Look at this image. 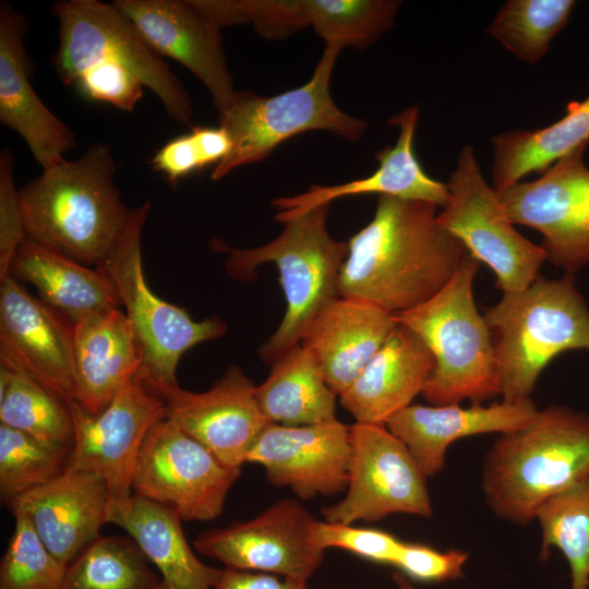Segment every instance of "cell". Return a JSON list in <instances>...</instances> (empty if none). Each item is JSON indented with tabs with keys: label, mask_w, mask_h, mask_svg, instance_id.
<instances>
[{
	"label": "cell",
	"mask_w": 589,
	"mask_h": 589,
	"mask_svg": "<svg viewBox=\"0 0 589 589\" xmlns=\"http://www.w3.org/2000/svg\"><path fill=\"white\" fill-rule=\"evenodd\" d=\"M437 206L381 195L372 220L348 241L338 296L397 315L435 296L467 251L437 221Z\"/></svg>",
	"instance_id": "obj_1"
},
{
	"label": "cell",
	"mask_w": 589,
	"mask_h": 589,
	"mask_svg": "<svg viewBox=\"0 0 589 589\" xmlns=\"http://www.w3.org/2000/svg\"><path fill=\"white\" fill-rule=\"evenodd\" d=\"M116 170L107 143L43 169L19 190L26 236L86 266L101 267L132 211L113 182Z\"/></svg>",
	"instance_id": "obj_2"
},
{
	"label": "cell",
	"mask_w": 589,
	"mask_h": 589,
	"mask_svg": "<svg viewBox=\"0 0 589 589\" xmlns=\"http://www.w3.org/2000/svg\"><path fill=\"white\" fill-rule=\"evenodd\" d=\"M589 480V416L566 406L539 409L519 430L502 434L488 452L482 489L489 507L526 525L553 495Z\"/></svg>",
	"instance_id": "obj_3"
},
{
	"label": "cell",
	"mask_w": 589,
	"mask_h": 589,
	"mask_svg": "<svg viewBox=\"0 0 589 589\" xmlns=\"http://www.w3.org/2000/svg\"><path fill=\"white\" fill-rule=\"evenodd\" d=\"M330 204H323L284 223L271 242L252 249H236L219 239L211 249L228 254L225 266L239 281L256 276L255 268L276 264L286 299L285 315L276 332L260 347L259 356L273 363L299 345L312 320L338 298V277L348 255V242L335 240L326 219Z\"/></svg>",
	"instance_id": "obj_4"
},
{
	"label": "cell",
	"mask_w": 589,
	"mask_h": 589,
	"mask_svg": "<svg viewBox=\"0 0 589 589\" xmlns=\"http://www.w3.org/2000/svg\"><path fill=\"white\" fill-rule=\"evenodd\" d=\"M483 316L504 401L529 399L543 369L564 351H589V306L574 275L538 276L525 289L503 293Z\"/></svg>",
	"instance_id": "obj_5"
},
{
	"label": "cell",
	"mask_w": 589,
	"mask_h": 589,
	"mask_svg": "<svg viewBox=\"0 0 589 589\" xmlns=\"http://www.w3.org/2000/svg\"><path fill=\"white\" fill-rule=\"evenodd\" d=\"M479 261L468 252L453 278L424 303L395 315L426 344L434 369L422 392L430 405L501 396L492 334L473 298Z\"/></svg>",
	"instance_id": "obj_6"
},
{
	"label": "cell",
	"mask_w": 589,
	"mask_h": 589,
	"mask_svg": "<svg viewBox=\"0 0 589 589\" xmlns=\"http://www.w3.org/2000/svg\"><path fill=\"white\" fill-rule=\"evenodd\" d=\"M339 52L325 47L312 77L300 87L269 97L236 91L218 115V123L228 132L232 148L215 165L212 180L264 160L279 144L308 131H328L350 142L362 139L368 122L344 112L330 95L332 73Z\"/></svg>",
	"instance_id": "obj_7"
},
{
	"label": "cell",
	"mask_w": 589,
	"mask_h": 589,
	"mask_svg": "<svg viewBox=\"0 0 589 589\" xmlns=\"http://www.w3.org/2000/svg\"><path fill=\"white\" fill-rule=\"evenodd\" d=\"M149 202L132 207L127 227L104 267L118 289L142 353L140 374L163 397L177 387L182 354L200 342L221 337L220 317L194 321L185 310L158 298L148 287L142 264L141 238Z\"/></svg>",
	"instance_id": "obj_8"
},
{
	"label": "cell",
	"mask_w": 589,
	"mask_h": 589,
	"mask_svg": "<svg viewBox=\"0 0 589 589\" xmlns=\"http://www.w3.org/2000/svg\"><path fill=\"white\" fill-rule=\"evenodd\" d=\"M52 8L59 22L52 67L63 84L71 86L94 63L118 62L158 97L171 119L191 121L193 108L181 81L113 3L61 0Z\"/></svg>",
	"instance_id": "obj_9"
},
{
	"label": "cell",
	"mask_w": 589,
	"mask_h": 589,
	"mask_svg": "<svg viewBox=\"0 0 589 589\" xmlns=\"http://www.w3.org/2000/svg\"><path fill=\"white\" fill-rule=\"evenodd\" d=\"M447 185L449 201L437 214L438 224L493 271L495 287L504 293L533 283L546 253L514 228L497 192L485 182L471 145L461 148Z\"/></svg>",
	"instance_id": "obj_10"
},
{
	"label": "cell",
	"mask_w": 589,
	"mask_h": 589,
	"mask_svg": "<svg viewBox=\"0 0 589 589\" xmlns=\"http://www.w3.org/2000/svg\"><path fill=\"white\" fill-rule=\"evenodd\" d=\"M350 447L346 495L322 508L325 521L350 525L394 514L432 515L428 477L386 425H350Z\"/></svg>",
	"instance_id": "obj_11"
},
{
	"label": "cell",
	"mask_w": 589,
	"mask_h": 589,
	"mask_svg": "<svg viewBox=\"0 0 589 589\" xmlns=\"http://www.w3.org/2000/svg\"><path fill=\"white\" fill-rule=\"evenodd\" d=\"M241 470L224 465L165 418L151 428L143 441L132 491L171 507L182 520L206 521L223 513L227 494Z\"/></svg>",
	"instance_id": "obj_12"
},
{
	"label": "cell",
	"mask_w": 589,
	"mask_h": 589,
	"mask_svg": "<svg viewBox=\"0 0 589 589\" xmlns=\"http://www.w3.org/2000/svg\"><path fill=\"white\" fill-rule=\"evenodd\" d=\"M67 402L74 428L68 468L92 471L105 480L109 512L132 496L140 449L151 428L166 418V400L137 372L99 414L88 413L74 399Z\"/></svg>",
	"instance_id": "obj_13"
},
{
	"label": "cell",
	"mask_w": 589,
	"mask_h": 589,
	"mask_svg": "<svg viewBox=\"0 0 589 589\" xmlns=\"http://www.w3.org/2000/svg\"><path fill=\"white\" fill-rule=\"evenodd\" d=\"M581 146L540 178L497 192L513 224L539 231L546 261L574 275L589 264V168Z\"/></svg>",
	"instance_id": "obj_14"
},
{
	"label": "cell",
	"mask_w": 589,
	"mask_h": 589,
	"mask_svg": "<svg viewBox=\"0 0 589 589\" xmlns=\"http://www.w3.org/2000/svg\"><path fill=\"white\" fill-rule=\"evenodd\" d=\"M317 519L294 498H283L245 521L200 532L193 546L226 568L260 572L306 584L322 564Z\"/></svg>",
	"instance_id": "obj_15"
},
{
	"label": "cell",
	"mask_w": 589,
	"mask_h": 589,
	"mask_svg": "<svg viewBox=\"0 0 589 589\" xmlns=\"http://www.w3.org/2000/svg\"><path fill=\"white\" fill-rule=\"evenodd\" d=\"M0 363L73 398L74 324L11 275L0 281Z\"/></svg>",
	"instance_id": "obj_16"
},
{
	"label": "cell",
	"mask_w": 589,
	"mask_h": 589,
	"mask_svg": "<svg viewBox=\"0 0 589 589\" xmlns=\"http://www.w3.org/2000/svg\"><path fill=\"white\" fill-rule=\"evenodd\" d=\"M350 450V426L337 418L299 426L269 423L247 462L261 465L272 485L308 501L346 491Z\"/></svg>",
	"instance_id": "obj_17"
},
{
	"label": "cell",
	"mask_w": 589,
	"mask_h": 589,
	"mask_svg": "<svg viewBox=\"0 0 589 589\" xmlns=\"http://www.w3.org/2000/svg\"><path fill=\"white\" fill-rule=\"evenodd\" d=\"M256 386L236 364L206 392L177 387L165 394L166 418L209 449L224 465L242 468L271 423L255 397Z\"/></svg>",
	"instance_id": "obj_18"
},
{
	"label": "cell",
	"mask_w": 589,
	"mask_h": 589,
	"mask_svg": "<svg viewBox=\"0 0 589 589\" xmlns=\"http://www.w3.org/2000/svg\"><path fill=\"white\" fill-rule=\"evenodd\" d=\"M148 46L196 76L209 92L218 115L236 91L223 47L220 28L191 0H116Z\"/></svg>",
	"instance_id": "obj_19"
},
{
	"label": "cell",
	"mask_w": 589,
	"mask_h": 589,
	"mask_svg": "<svg viewBox=\"0 0 589 589\" xmlns=\"http://www.w3.org/2000/svg\"><path fill=\"white\" fill-rule=\"evenodd\" d=\"M29 23L11 3L0 4V122L27 144L43 169L64 159L76 134L38 97L24 37Z\"/></svg>",
	"instance_id": "obj_20"
},
{
	"label": "cell",
	"mask_w": 589,
	"mask_h": 589,
	"mask_svg": "<svg viewBox=\"0 0 589 589\" xmlns=\"http://www.w3.org/2000/svg\"><path fill=\"white\" fill-rule=\"evenodd\" d=\"M108 505L107 484L99 474L68 468L8 507L25 515L46 548L68 566L100 536Z\"/></svg>",
	"instance_id": "obj_21"
},
{
	"label": "cell",
	"mask_w": 589,
	"mask_h": 589,
	"mask_svg": "<svg viewBox=\"0 0 589 589\" xmlns=\"http://www.w3.org/2000/svg\"><path fill=\"white\" fill-rule=\"evenodd\" d=\"M419 113V106L414 105L389 118L388 123L399 129L398 139L394 146L376 152L378 167L371 176L337 185H311L301 194L277 197L272 202L278 209L275 219L284 224L334 200L370 193L429 202L444 208L449 201L447 183L428 176L413 152Z\"/></svg>",
	"instance_id": "obj_22"
},
{
	"label": "cell",
	"mask_w": 589,
	"mask_h": 589,
	"mask_svg": "<svg viewBox=\"0 0 589 589\" xmlns=\"http://www.w3.org/2000/svg\"><path fill=\"white\" fill-rule=\"evenodd\" d=\"M538 410L531 398L467 408L459 404L410 405L390 418L386 428L407 446L429 478L443 470L447 448L456 440L519 430Z\"/></svg>",
	"instance_id": "obj_23"
},
{
	"label": "cell",
	"mask_w": 589,
	"mask_h": 589,
	"mask_svg": "<svg viewBox=\"0 0 589 589\" xmlns=\"http://www.w3.org/2000/svg\"><path fill=\"white\" fill-rule=\"evenodd\" d=\"M434 364L422 338L398 323L353 383L339 395L340 404L356 422L386 425L422 394Z\"/></svg>",
	"instance_id": "obj_24"
},
{
	"label": "cell",
	"mask_w": 589,
	"mask_h": 589,
	"mask_svg": "<svg viewBox=\"0 0 589 589\" xmlns=\"http://www.w3.org/2000/svg\"><path fill=\"white\" fill-rule=\"evenodd\" d=\"M397 324L395 315L376 305L338 297L312 320L300 344L316 360L328 387L339 396Z\"/></svg>",
	"instance_id": "obj_25"
},
{
	"label": "cell",
	"mask_w": 589,
	"mask_h": 589,
	"mask_svg": "<svg viewBox=\"0 0 589 589\" xmlns=\"http://www.w3.org/2000/svg\"><path fill=\"white\" fill-rule=\"evenodd\" d=\"M142 366V353L123 309L87 315L74 323L73 398L85 411H104Z\"/></svg>",
	"instance_id": "obj_26"
},
{
	"label": "cell",
	"mask_w": 589,
	"mask_h": 589,
	"mask_svg": "<svg viewBox=\"0 0 589 589\" xmlns=\"http://www.w3.org/2000/svg\"><path fill=\"white\" fill-rule=\"evenodd\" d=\"M9 275L35 286L40 300L73 324L95 313L122 309L115 281L104 267L86 266L25 237Z\"/></svg>",
	"instance_id": "obj_27"
},
{
	"label": "cell",
	"mask_w": 589,
	"mask_h": 589,
	"mask_svg": "<svg viewBox=\"0 0 589 589\" xmlns=\"http://www.w3.org/2000/svg\"><path fill=\"white\" fill-rule=\"evenodd\" d=\"M108 524L124 529L160 577L157 589H214L223 569L204 564L190 548L175 509L137 494L110 509Z\"/></svg>",
	"instance_id": "obj_28"
},
{
	"label": "cell",
	"mask_w": 589,
	"mask_h": 589,
	"mask_svg": "<svg viewBox=\"0 0 589 589\" xmlns=\"http://www.w3.org/2000/svg\"><path fill=\"white\" fill-rule=\"evenodd\" d=\"M588 143L589 95L581 101H570L565 115L548 127L514 130L493 136V189L501 192L529 173H542Z\"/></svg>",
	"instance_id": "obj_29"
},
{
	"label": "cell",
	"mask_w": 589,
	"mask_h": 589,
	"mask_svg": "<svg viewBox=\"0 0 589 589\" xmlns=\"http://www.w3.org/2000/svg\"><path fill=\"white\" fill-rule=\"evenodd\" d=\"M336 396L316 360L301 344L276 359L267 378L255 388L264 417L287 426L335 419Z\"/></svg>",
	"instance_id": "obj_30"
},
{
	"label": "cell",
	"mask_w": 589,
	"mask_h": 589,
	"mask_svg": "<svg viewBox=\"0 0 589 589\" xmlns=\"http://www.w3.org/2000/svg\"><path fill=\"white\" fill-rule=\"evenodd\" d=\"M0 423L47 445L72 449L74 428L67 400L26 372L0 363Z\"/></svg>",
	"instance_id": "obj_31"
},
{
	"label": "cell",
	"mask_w": 589,
	"mask_h": 589,
	"mask_svg": "<svg viewBox=\"0 0 589 589\" xmlns=\"http://www.w3.org/2000/svg\"><path fill=\"white\" fill-rule=\"evenodd\" d=\"M159 582L130 536H99L68 565L60 589H157Z\"/></svg>",
	"instance_id": "obj_32"
},
{
	"label": "cell",
	"mask_w": 589,
	"mask_h": 589,
	"mask_svg": "<svg viewBox=\"0 0 589 589\" xmlns=\"http://www.w3.org/2000/svg\"><path fill=\"white\" fill-rule=\"evenodd\" d=\"M397 0H303L306 26L325 47L363 50L389 31L399 11Z\"/></svg>",
	"instance_id": "obj_33"
},
{
	"label": "cell",
	"mask_w": 589,
	"mask_h": 589,
	"mask_svg": "<svg viewBox=\"0 0 589 589\" xmlns=\"http://www.w3.org/2000/svg\"><path fill=\"white\" fill-rule=\"evenodd\" d=\"M534 519L542 530L541 558L557 548L569 564L572 589H589V480L546 500Z\"/></svg>",
	"instance_id": "obj_34"
},
{
	"label": "cell",
	"mask_w": 589,
	"mask_h": 589,
	"mask_svg": "<svg viewBox=\"0 0 589 589\" xmlns=\"http://www.w3.org/2000/svg\"><path fill=\"white\" fill-rule=\"evenodd\" d=\"M575 4L573 0H508L488 33L518 59L536 63L567 25Z\"/></svg>",
	"instance_id": "obj_35"
},
{
	"label": "cell",
	"mask_w": 589,
	"mask_h": 589,
	"mask_svg": "<svg viewBox=\"0 0 589 589\" xmlns=\"http://www.w3.org/2000/svg\"><path fill=\"white\" fill-rule=\"evenodd\" d=\"M71 449L58 448L0 423V497L9 506L52 481L69 466Z\"/></svg>",
	"instance_id": "obj_36"
},
{
	"label": "cell",
	"mask_w": 589,
	"mask_h": 589,
	"mask_svg": "<svg viewBox=\"0 0 589 589\" xmlns=\"http://www.w3.org/2000/svg\"><path fill=\"white\" fill-rule=\"evenodd\" d=\"M13 516L14 529L0 563V589H60L68 566L46 548L25 515Z\"/></svg>",
	"instance_id": "obj_37"
},
{
	"label": "cell",
	"mask_w": 589,
	"mask_h": 589,
	"mask_svg": "<svg viewBox=\"0 0 589 589\" xmlns=\"http://www.w3.org/2000/svg\"><path fill=\"white\" fill-rule=\"evenodd\" d=\"M228 132L218 127H193L160 147L151 160L155 171L164 173L170 183L208 165L218 164L231 151Z\"/></svg>",
	"instance_id": "obj_38"
},
{
	"label": "cell",
	"mask_w": 589,
	"mask_h": 589,
	"mask_svg": "<svg viewBox=\"0 0 589 589\" xmlns=\"http://www.w3.org/2000/svg\"><path fill=\"white\" fill-rule=\"evenodd\" d=\"M82 97L133 111L143 97L144 86L124 65L101 61L85 69L71 85Z\"/></svg>",
	"instance_id": "obj_39"
},
{
	"label": "cell",
	"mask_w": 589,
	"mask_h": 589,
	"mask_svg": "<svg viewBox=\"0 0 589 589\" xmlns=\"http://www.w3.org/2000/svg\"><path fill=\"white\" fill-rule=\"evenodd\" d=\"M313 537L315 544L324 551L337 548L365 560L392 565L402 543L383 530L325 520L316 521Z\"/></svg>",
	"instance_id": "obj_40"
},
{
	"label": "cell",
	"mask_w": 589,
	"mask_h": 589,
	"mask_svg": "<svg viewBox=\"0 0 589 589\" xmlns=\"http://www.w3.org/2000/svg\"><path fill=\"white\" fill-rule=\"evenodd\" d=\"M25 237L14 181V157L10 149L3 148L0 152V281L8 277L12 257Z\"/></svg>",
	"instance_id": "obj_41"
},
{
	"label": "cell",
	"mask_w": 589,
	"mask_h": 589,
	"mask_svg": "<svg viewBox=\"0 0 589 589\" xmlns=\"http://www.w3.org/2000/svg\"><path fill=\"white\" fill-rule=\"evenodd\" d=\"M468 554L459 550L440 552L418 543H401L394 566L416 580L443 581L462 576Z\"/></svg>",
	"instance_id": "obj_42"
},
{
	"label": "cell",
	"mask_w": 589,
	"mask_h": 589,
	"mask_svg": "<svg viewBox=\"0 0 589 589\" xmlns=\"http://www.w3.org/2000/svg\"><path fill=\"white\" fill-rule=\"evenodd\" d=\"M214 589H306V584L273 574L225 567Z\"/></svg>",
	"instance_id": "obj_43"
},
{
	"label": "cell",
	"mask_w": 589,
	"mask_h": 589,
	"mask_svg": "<svg viewBox=\"0 0 589 589\" xmlns=\"http://www.w3.org/2000/svg\"><path fill=\"white\" fill-rule=\"evenodd\" d=\"M399 582H400V581H399ZM400 584H401V586H400V585H399V586L401 587V589H410V588H409L407 585H405L404 582H400Z\"/></svg>",
	"instance_id": "obj_44"
}]
</instances>
